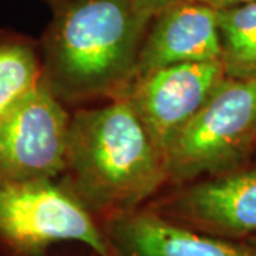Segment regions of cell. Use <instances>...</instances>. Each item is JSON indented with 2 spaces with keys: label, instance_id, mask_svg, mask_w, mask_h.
Here are the masks:
<instances>
[{
  "label": "cell",
  "instance_id": "7a4b0ae2",
  "mask_svg": "<svg viewBox=\"0 0 256 256\" xmlns=\"http://www.w3.org/2000/svg\"><path fill=\"white\" fill-rule=\"evenodd\" d=\"M43 40L42 78L63 102L117 98L150 23L132 0H58Z\"/></svg>",
  "mask_w": 256,
  "mask_h": 256
},
{
  "label": "cell",
  "instance_id": "4fadbf2b",
  "mask_svg": "<svg viewBox=\"0 0 256 256\" xmlns=\"http://www.w3.org/2000/svg\"><path fill=\"white\" fill-rule=\"evenodd\" d=\"M190 2L201 3V4H205V6L215 10H226L239 8V6H245L249 3H254L256 0H190Z\"/></svg>",
  "mask_w": 256,
  "mask_h": 256
},
{
  "label": "cell",
  "instance_id": "8fae6325",
  "mask_svg": "<svg viewBox=\"0 0 256 256\" xmlns=\"http://www.w3.org/2000/svg\"><path fill=\"white\" fill-rule=\"evenodd\" d=\"M40 80L42 63L34 47L20 40L0 42V124Z\"/></svg>",
  "mask_w": 256,
  "mask_h": 256
},
{
  "label": "cell",
  "instance_id": "7c38bea8",
  "mask_svg": "<svg viewBox=\"0 0 256 256\" xmlns=\"http://www.w3.org/2000/svg\"><path fill=\"white\" fill-rule=\"evenodd\" d=\"M181 0H132V4L136 8L138 16L146 23H151V20L156 18L164 10L170 9Z\"/></svg>",
  "mask_w": 256,
  "mask_h": 256
},
{
  "label": "cell",
  "instance_id": "5b68a950",
  "mask_svg": "<svg viewBox=\"0 0 256 256\" xmlns=\"http://www.w3.org/2000/svg\"><path fill=\"white\" fill-rule=\"evenodd\" d=\"M70 116L43 78L0 124V180H56L66 165Z\"/></svg>",
  "mask_w": 256,
  "mask_h": 256
},
{
  "label": "cell",
  "instance_id": "277c9868",
  "mask_svg": "<svg viewBox=\"0 0 256 256\" xmlns=\"http://www.w3.org/2000/svg\"><path fill=\"white\" fill-rule=\"evenodd\" d=\"M82 245L111 256L102 226L56 180H0V256H47Z\"/></svg>",
  "mask_w": 256,
  "mask_h": 256
},
{
  "label": "cell",
  "instance_id": "9a60e30c",
  "mask_svg": "<svg viewBox=\"0 0 256 256\" xmlns=\"http://www.w3.org/2000/svg\"><path fill=\"white\" fill-rule=\"evenodd\" d=\"M245 240H248L249 244H252L254 246H256V235H255V236H250V238L245 239Z\"/></svg>",
  "mask_w": 256,
  "mask_h": 256
},
{
  "label": "cell",
  "instance_id": "52a82bcc",
  "mask_svg": "<svg viewBox=\"0 0 256 256\" xmlns=\"http://www.w3.org/2000/svg\"><path fill=\"white\" fill-rule=\"evenodd\" d=\"M146 208L198 232L245 240L256 235V170L175 186Z\"/></svg>",
  "mask_w": 256,
  "mask_h": 256
},
{
  "label": "cell",
  "instance_id": "5bb4252c",
  "mask_svg": "<svg viewBox=\"0 0 256 256\" xmlns=\"http://www.w3.org/2000/svg\"><path fill=\"white\" fill-rule=\"evenodd\" d=\"M47 256H100V255H97L96 252H92V249H88V248H86L84 250H82V254H63V252H58V248L57 249H54L50 255H47Z\"/></svg>",
  "mask_w": 256,
  "mask_h": 256
},
{
  "label": "cell",
  "instance_id": "3957f363",
  "mask_svg": "<svg viewBox=\"0 0 256 256\" xmlns=\"http://www.w3.org/2000/svg\"><path fill=\"white\" fill-rule=\"evenodd\" d=\"M256 146V78L226 77L165 150L175 186L235 171Z\"/></svg>",
  "mask_w": 256,
  "mask_h": 256
},
{
  "label": "cell",
  "instance_id": "8992f818",
  "mask_svg": "<svg viewBox=\"0 0 256 256\" xmlns=\"http://www.w3.org/2000/svg\"><path fill=\"white\" fill-rule=\"evenodd\" d=\"M226 77L222 62L176 64L132 80L117 98L127 101L165 156L170 142Z\"/></svg>",
  "mask_w": 256,
  "mask_h": 256
},
{
  "label": "cell",
  "instance_id": "30bf717a",
  "mask_svg": "<svg viewBox=\"0 0 256 256\" xmlns=\"http://www.w3.org/2000/svg\"><path fill=\"white\" fill-rule=\"evenodd\" d=\"M222 64L232 78H256V2L218 10Z\"/></svg>",
  "mask_w": 256,
  "mask_h": 256
},
{
  "label": "cell",
  "instance_id": "6da1fadb",
  "mask_svg": "<svg viewBox=\"0 0 256 256\" xmlns=\"http://www.w3.org/2000/svg\"><path fill=\"white\" fill-rule=\"evenodd\" d=\"M62 176L100 224L146 206L168 185L164 154L124 98L70 116Z\"/></svg>",
  "mask_w": 256,
  "mask_h": 256
},
{
  "label": "cell",
  "instance_id": "2e32d148",
  "mask_svg": "<svg viewBox=\"0 0 256 256\" xmlns=\"http://www.w3.org/2000/svg\"><path fill=\"white\" fill-rule=\"evenodd\" d=\"M57 2H58V0H57Z\"/></svg>",
  "mask_w": 256,
  "mask_h": 256
},
{
  "label": "cell",
  "instance_id": "9c48e42d",
  "mask_svg": "<svg viewBox=\"0 0 256 256\" xmlns=\"http://www.w3.org/2000/svg\"><path fill=\"white\" fill-rule=\"evenodd\" d=\"M206 62H222L218 10L181 0L151 20L130 82L170 66Z\"/></svg>",
  "mask_w": 256,
  "mask_h": 256
},
{
  "label": "cell",
  "instance_id": "ba28073f",
  "mask_svg": "<svg viewBox=\"0 0 256 256\" xmlns=\"http://www.w3.org/2000/svg\"><path fill=\"white\" fill-rule=\"evenodd\" d=\"M101 226L111 256H256L248 240L198 232L146 206L110 216Z\"/></svg>",
  "mask_w": 256,
  "mask_h": 256
}]
</instances>
